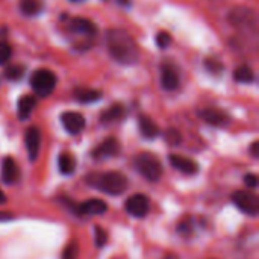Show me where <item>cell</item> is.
I'll return each instance as SVG.
<instances>
[{
	"label": "cell",
	"instance_id": "ba28073f",
	"mask_svg": "<svg viewBox=\"0 0 259 259\" xmlns=\"http://www.w3.org/2000/svg\"><path fill=\"white\" fill-rule=\"evenodd\" d=\"M199 117L214 127H228L232 123V117L226 111L219 108H205L199 111Z\"/></svg>",
	"mask_w": 259,
	"mask_h": 259
},
{
	"label": "cell",
	"instance_id": "f546056e",
	"mask_svg": "<svg viewBox=\"0 0 259 259\" xmlns=\"http://www.w3.org/2000/svg\"><path fill=\"white\" fill-rule=\"evenodd\" d=\"M205 65H206V68H208L211 73H215V74L225 70V65H223L222 62H219L217 59H211V58H208V59H206Z\"/></svg>",
	"mask_w": 259,
	"mask_h": 259
},
{
	"label": "cell",
	"instance_id": "74e56055",
	"mask_svg": "<svg viewBox=\"0 0 259 259\" xmlns=\"http://www.w3.org/2000/svg\"><path fill=\"white\" fill-rule=\"evenodd\" d=\"M71 2H82V0H71Z\"/></svg>",
	"mask_w": 259,
	"mask_h": 259
},
{
	"label": "cell",
	"instance_id": "e0dca14e",
	"mask_svg": "<svg viewBox=\"0 0 259 259\" xmlns=\"http://www.w3.org/2000/svg\"><path fill=\"white\" fill-rule=\"evenodd\" d=\"M138 126H140L141 135H143L144 138H147V140H153V138H156V137L161 134L158 124H156L150 117H147V115H141V117H140Z\"/></svg>",
	"mask_w": 259,
	"mask_h": 259
},
{
	"label": "cell",
	"instance_id": "7c38bea8",
	"mask_svg": "<svg viewBox=\"0 0 259 259\" xmlns=\"http://www.w3.org/2000/svg\"><path fill=\"white\" fill-rule=\"evenodd\" d=\"M24 144H26V150H27V156L29 159L33 162L38 158L39 153V146H41V132L38 127L30 126L26 134H24Z\"/></svg>",
	"mask_w": 259,
	"mask_h": 259
},
{
	"label": "cell",
	"instance_id": "83f0119b",
	"mask_svg": "<svg viewBox=\"0 0 259 259\" xmlns=\"http://www.w3.org/2000/svg\"><path fill=\"white\" fill-rule=\"evenodd\" d=\"M94 235H96V246H97L99 249L103 247V246L108 243V234H106V231H105L103 228L96 226V228H94Z\"/></svg>",
	"mask_w": 259,
	"mask_h": 259
},
{
	"label": "cell",
	"instance_id": "277c9868",
	"mask_svg": "<svg viewBox=\"0 0 259 259\" xmlns=\"http://www.w3.org/2000/svg\"><path fill=\"white\" fill-rule=\"evenodd\" d=\"M134 165L141 173V176L150 182H158L162 178V165L153 153L143 152L135 155Z\"/></svg>",
	"mask_w": 259,
	"mask_h": 259
},
{
	"label": "cell",
	"instance_id": "e575fe53",
	"mask_svg": "<svg viewBox=\"0 0 259 259\" xmlns=\"http://www.w3.org/2000/svg\"><path fill=\"white\" fill-rule=\"evenodd\" d=\"M6 200H8V199H6L5 193H3V191L0 190V205H5V203H6Z\"/></svg>",
	"mask_w": 259,
	"mask_h": 259
},
{
	"label": "cell",
	"instance_id": "8d00e7d4",
	"mask_svg": "<svg viewBox=\"0 0 259 259\" xmlns=\"http://www.w3.org/2000/svg\"><path fill=\"white\" fill-rule=\"evenodd\" d=\"M165 259H179V258H178L176 255H167V256H165Z\"/></svg>",
	"mask_w": 259,
	"mask_h": 259
},
{
	"label": "cell",
	"instance_id": "9a60e30c",
	"mask_svg": "<svg viewBox=\"0 0 259 259\" xmlns=\"http://www.w3.org/2000/svg\"><path fill=\"white\" fill-rule=\"evenodd\" d=\"M106 211L108 205L102 199H90L76 206V212L79 215H102Z\"/></svg>",
	"mask_w": 259,
	"mask_h": 259
},
{
	"label": "cell",
	"instance_id": "d590c367",
	"mask_svg": "<svg viewBox=\"0 0 259 259\" xmlns=\"http://www.w3.org/2000/svg\"><path fill=\"white\" fill-rule=\"evenodd\" d=\"M121 6H129L131 5V0H117Z\"/></svg>",
	"mask_w": 259,
	"mask_h": 259
},
{
	"label": "cell",
	"instance_id": "2e32d148",
	"mask_svg": "<svg viewBox=\"0 0 259 259\" xmlns=\"http://www.w3.org/2000/svg\"><path fill=\"white\" fill-rule=\"evenodd\" d=\"M20 179V170L12 156H6L2 161V181L6 185H14Z\"/></svg>",
	"mask_w": 259,
	"mask_h": 259
},
{
	"label": "cell",
	"instance_id": "5bb4252c",
	"mask_svg": "<svg viewBox=\"0 0 259 259\" xmlns=\"http://www.w3.org/2000/svg\"><path fill=\"white\" fill-rule=\"evenodd\" d=\"M168 161H170L173 168H176L178 171H181L184 175H196L200 170L199 164L194 159L187 158L184 155H176V153L173 155L171 153V155H168Z\"/></svg>",
	"mask_w": 259,
	"mask_h": 259
},
{
	"label": "cell",
	"instance_id": "cb8c5ba5",
	"mask_svg": "<svg viewBox=\"0 0 259 259\" xmlns=\"http://www.w3.org/2000/svg\"><path fill=\"white\" fill-rule=\"evenodd\" d=\"M24 71H26V68L23 65H11L5 70V76L9 80H18L23 77Z\"/></svg>",
	"mask_w": 259,
	"mask_h": 259
},
{
	"label": "cell",
	"instance_id": "484cf974",
	"mask_svg": "<svg viewBox=\"0 0 259 259\" xmlns=\"http://www.w3.org/2000/svg\"><path fill=\"white\" fill-rule=\"evenodd\" d=\"M79 256V246L77 243L71 241L62 252V259H77Z\"/></svg>",
	"mask_w": 259,
	"mask_h": 259
},
{
	"label": "cell",
	"instance_id": "44dd1931",
	"mask_svg": "<svg viewBox=\"0 0 259 259\" xmlns=\"http://www.w3.org/2000/svg\"><path fill=\"white\" fill-rule=\"evenodd\" d=\"M124 115V106L121 103H115L111 105L108 109H105L100 114V121L102 123H114L117 120H120Z\"/></svg>",
	"mask_w": 259,
	"mask_h": 259
},
{
	"label": "cell",
	"instance_id": "8992f818",
	"mask_svg": "<svg viewBox=\"0 0 259 259\" xmlns=\"http://www.w3.org/2000/svg\"><path fill=\"white\" fill-rule=\"evenodd\" d=\"M231 199H232V203L243 214H247L250 217H256L259 214V199L255 193L238 190V191L232 193Z\"/></svg>",
	"mask_w": 259,
	"mask_h": 259
},
{
	"label": "cell",
	"instance_id": "6da1fadb",
	"mask_svg": "<svg viewBox=\"0 0 259 259\" xmlns=\"http://www.w3.org/2000/svg\"><path fill=\"white\" fill-rule=\"evenodd\" d=\"M106 47L112 59L121 65H135L140 61V49L134 36L124 29L106 30Z\"/></svg>",
	"mask_w": 259,
	"mask_h": 259
},
{
	"label": "cell",
	"instance_id": "7402d4cb",
	"mask_svg": "<svg viewBox=\"0 0 259 259\" xmlns=\"http://www.w3.org/2000/svg\"><path fill=\"white\" fill-rule=\"evenodd\" d=\"M234 79L240 83H252L255 80V73L249 65H240L234 71Z\"/></svg>",
	"mask_w": 259,
	"mask_h": 259
},
{
	"label": "cell",
	"instance_id": "836d02e7",
	"mask_svg": "<svg viewBox=\"0 0 259 259\" xmlns=\"http://www.w3.org/2000/svg\"><path fill=\"white\" fill-rule=\"evenodd\" d=\"M14 215L11 212H6V211H0V222H8V220H12Z\"/></svg>",
	"mask_w": 259,
	"mask_h": 259
},
{
	"label": "cell",
	"instance_id": "ac0fdd59",
	"mask_svg": "<svg viewBox=\"0 0 259 259\" xmlns=\"http://www.w3.org/2000/svg\"><path fill=\"white\" fill-rule=\"evenodd\" d=\"M35 106H36V99L33 96H23V97H20L18 108H17L18 118L20 120H27L32 115Z\"/></svg>",
	"mask_w": 259,
	"mask_h": 259
},
{
	"label": "cell",
	"instance_id": "5b68a950",
	"mask_svg": "<svg viewBox=\"0 0 259 259\" xmlns=\"http://www.w3.org/2000/svg\"><path fill=\"white\" fill-rule=\"evenodd\" d=\"M30 85L36 96L49 97L56 87V76L49 68H38L30 76Z\"/></svg>",
	"mask_w": 259,
	"mask_h": 259
},
{
	"label": "cell",
	"instance_id": "4dcf8cb0",
	"mask_svg": "<svg viewBox=\"0 0 259 259\" xmlns=\"http://www.w3.org/2000/svg\"><path fill=\"white\" fill-rule=\"evenodd\" d=\"M193 220L191 219H188V220H184L181 225H179V228H178V231L184 235V237H187V235H191L193 234Z\"/></svg>",
	"mask_w": 259,
	"mask_h": 259
},
{
	"label": "cell",
	"instance_id": "7a4b0ae2",
	"mask_svg": "<svg viewBox=\"0 0 259 259\" xmlns=\"http://www.w3.org/2000/svg\"><path fill=\"white\" fill-rule=\"evenodd\" d=\"M93 188L108 194V196H120L127 190L129 181L120 171H105V173H93L85 179Z\"/></svg>",
	"mask_w": 259,
	"mask_h": 259
},
{
	"label": "cell",
	"instance_id": "52a82bcc",
	"mask_svg": "<svg viewBox=\"0 0 259 259\" xmlns=\"http://www.w3.org/2000/svg\"><path fill=\"white\" fill-rule=\"evenodd\" d=\"M124 209L129 215L137 217V219H143L150 211V200L146 194H134L126 200Z\"/></svg>",
	"mask_w": 259,
	"mask_h": 259
},
{
	"label": "cell",
	"instance_id": "f1b7e54d",
	"mask_svg": "<svg viewBox=\"0 0 259 259\" xmlns=\"http://www.w3.org/2000/svg\"><path fill=\"white\" fill-rule=\"evenodd\" d=\"M171 44V36L168 32H159L156 35V46L159 49H167Z\"/></svg>",
	"mask_w": 259,
	"mask_h": 259
},
{
	"label": "cell",
	"instance_id": "9c48e42d",
	"mask_svg": "<svg viewBox=\"0 0 259 259\" xmlns=\"http://www.w3.org/2000/svg\"><path fill=\"white\" fill-rule=\"evenodd\" d=\"M120 153V143L117 138L114 137H109L106 138L105 141H102L99 146H96L93 149V153L91 156L97 161H103V159H108V158H114Z\"/></svg>",
	"mask_w": 259,
	"mask_h": 259
},
{
	"label": "cell",
	"instance_id": "8fae6325",
	"mask_svg": "<svg viewBox=\"0 0 259 259\" xmlns=\"http://www.w3.org/2000/svg\"><path fill=\"white\" fill-rule=\"evenodd\" d=\"M68 29L71 33L79 35V36H85V38H94L97 35V26L83 17H76L71 18L68 23Z\"/></svg>",
	"mask_w": 259,
	"mask_h": 259
},
{
	"label": "cell",
	"instance_id": "3957f363",
	"mask_svg": "<svg viewBox=\"0 0 259 259\" xmlns=\"http://www.w3.org/2000/svg\"><path fill=\"white\" fill-rule=\"evenodd\" d=\"M228 21L232 27L238 29L243 33L256 36L258 32V15L252 8L247 6H237L231 9L228 15Z\"/></svg>",
	"mask_w": 259,
	"mask_h": 259
},
{
	"label": "cell",
	"instance_id": "1f68e13d",
	"mask_svg": "<svg viewBox=\"0 0 259 259\" xmlns=\"http://www.w3.org/2000/svg\"><path fill=\"white\" fill-rule=\"evenodd\" d=\"M244 184L249 188H256L258 187V178H256V175H253V173L246 175L244 176Z\"/></svg>",
	"mask_w": 259,
	"mask_h": 259
},
{
	"label": "cell",
	"instance_id": "603a6c76",
	"mask_svg": "<svg viewBox=\"0 0 259 259\" xmlns=\"http://www.w3.org/2000/svg\"><path fill=\"white\" fill-rule=\"evenodd\" d=\"M41 9H42L41 0H20V11L24 15H29V17L38 15Z\"/></svg>",
	"mask_w": 259,
	"mask_h": 259
},
{
	"label": "cell",
	"instance_id": "4316f807",
	"mask_svg": "<svg viewBox=\"0 0 259 259\" xmlns=\"http://www.w3.org/2000/svg\"><path fill=\"white\" fill-rule=\"evenodd\" d=\"M165 141L170 146H178L182 141V135H181V132L178 129H168L165 132Z\"/></svg>",
	"mask_w": 259,
	"mask_h": 259
},
{
	"label": "cell",
	"instance_id": "ffe728a7",
	"mask_svg": "<svg viewBox=\"0 0 259 259\" xmlns=\"http://www.w3.org/2000/svg\"><path fill=\"white\" fill-rule=\"evenodd\" d=\"M58 167L62 175H73L76 171V159L70 152H62L58 158Z\"/></svg>",
	"mask_w": 259,
	"mask_h": 259
},
{
	"label": "cell",
	"instance_id": "d6a6232c",
	"mask_svg": "<svg viewBox=\"0 0 259 259\" xmlns=\"http://www.w3.org/2000/svg\"><path fill=\"white\" fill-rule=\"evenodd\" d=\"M258 149H259V141H253V143H252V147H250V153H252V156H253V158H258L259 156Z\"/></svg>",
	"mask_w": 259,
	"mask_h": 259
},
{
	"label": "cell",
	"instance_id": "d6986e66",
	"mask_svg": "<svg viewBox=\"0 0 259 259\" xmlns=\"http://www.w3.org/2000/svg\"><path fill=\"white\" fill-rule=\"evenodd\" d=\"M74 99L80 103H93L102 99V93L93 88H76L73 93Z\"/></svg>",
	"mask_w": 259,
	"mask_h": 259
},
{
	"label": "cell",
	"instance_id": "30bf717a",
	"mask_svg": "<svg viewBox=\"0 0 259 259\" xmlns=\"http://www.w3.org/2000/svg\"><path fill=\"white\" fill-rule=\"evenodd\" d=\"M61 123L64 126V129L71 134V135H77L85 129V117L80 112L76 111H67L61 114Z\"/></svg>",
	"mask_w": 259,
	"mask_h": 259
},
{
	"label": "cell",
	"instance_id": "d4e9b609",
	"mask_svg": "<svg viewBox=\"0 0 259 259\" xmlns=\"http://www.w3.org/2000/svg\"><path fill=\"white\" fill-rule=\"evenodd\" d=\"M12 56V49L6 41H0V65L6 64Z\"/></svg>",
	"mask_w": 259,
	"mask_h": 259
},
{
	"label": "cell",
	"instance_id": "4fadbf2b",
	"mask_svg": "<svg viewBox=\"0 0 259 259\" xmlns=\"http://www.w3.org/2000/svg\"><path fill=\"white\" fill-rule=\"evenodd\" d=\"M179 73L170 62L161 65V85L165 91H175L179 88Z\"/></svg>",
	"mask_w": 259,
	"mask_h": 259
}]
</instances>
